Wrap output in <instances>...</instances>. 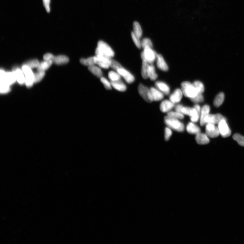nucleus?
Returning <instances> with one entry per match:
<instances>
[{
	"instance_id": "obj_37",
	"label": "nucleus",
	"mask_w": 244,
	"mask_h": 244,
	"mask_svg": "<svg viewBox=\"0 0 244 244\" xmlns=\"http://www.w3.org/2000/svg\"><path fill=\"white\" fill-rule=\"evenodd\" d=\"M131 37L136 46L138 48L140 49L142 47V46L141 41L140 40V38L138 37L133 32L131 33Z\"/></svg>"
},
{
	"instance_id": "obj_31",
	"label": "nucleus",
	"mask_w": 244,
	"mask_h": 244,
	"mask_svg": "<svg viewBox=\"0 0 244 244\" xmlns=\"http://www.w3.org/2000/svg\"><path fill=\"white\" fill-rule=\"evenodd\" d=\"M198 94H202L204 92V88L203 84L199 81H195L193 84Z\"/></svg>"
},
{
	"instance_id": "obj_9",
	"label": "nucleus",
	"mask_w": 244,
	"mask_h": 244,
	"mask_svg": "<svg viewBox=\"0 0 244 244\" xmlns=\"http://www.w3.org/2000/svg\"><path fill=\"white\" fill-rule=\"evenodd\" d=\"M205 131L208 137L212 138L217 137L220 134L218 127L213 124H206Z\"/></svg>"
},
{
	"instance_id": "obj_45",
	"label": "nucleus",
	"mask_w": 244,
	"mask_h": 244,
	"mask_svg": "<svg viewBox=\"0 0 244 244\" xmlns=\"http://www.w3.org/2000/svg\"><path fill=\"white\" fill-rule=\"evenodd\" d=\"M192 108L189 107H184L182 109L181 113L184 115H188L190 116Z\"/></svg>"
},
{
	"instance_id": "obj_40",
	"label": "nucleus",
	"mask_w": 244,
	"mask_h": 244,
	"mask_svg": "<svg viewBox=\"0 0 244 244\" xmlns=\"http://www.w3.org/2000/svg\"><path fill=\"white\" fill-rule=\"evenodd\" d=\"M191 100L195 103H202L204 101V98L202 94H198L194 97L190 98Z\"/></svg>"
},
{
	"instance_id": "obj_29",
	"label": "nucleus",
	"mask_w": 244,
	"mask_h": 244,
	"mask_svg": "<svg viewBox=\"0 0 244 244\" xmlns=\"http://www.w3.org/2000/svg\"><path fill=\"white\" fill-rule=\"evenodd\" d=\"M149 78L152 81L156 80L158 77V75L156 72L155 67L152 64L150 65L149 72Z\"/></svg>"
},
{
	"instance_id": "obj_10",
	"label": "nucleus",
	"mask_w": 244,
	"mask_h": 244,
	"mask_svg": "<svg viewBox=\"0 0 244 244\" xmlns=\"http://www.w3.org/2000/svg\"><path fill=\"white\" fill-rule=\"evenodd\" d=\"M223 120H226L222 115L220 114L216 115L209 114L204 120L206 124L208 123L213 124H218L220 121Z\"/></svg>"
},
{
	"instance_id": "obj_21",
	"label": "nucleus",
	"mask_w": 244,
	"mask_h": 244,
	"mask_svg": "<svg viewBox=\"0 0 244 244\" xmlns=\"http://www.w3.org/2000/svg\"><path fill=\"white\" fill-rule=\"evenodd\" d=\"M17 81L20 85L25 83V77L22 71L19 69H16L14 71Z\"/></svg>"
},
{
	"instance_id": "obj_22",
	"label": "nucleus",
	"mask_w": 244,
	"mask_h": 244,
	"mask_svg": "<svg viewBox=\"0 0 244 244\" xmlns=\"http://www.w3.org/2000/svg\"><path fill=\"white\" fill-rule=\"evenodd\" d=\"M149 66L150 65L146 61L143 60L141 73L142 76L144 79H147L149 78L148 74Z\"/></svg>"
},
{
	"instance_id": "obj_26",
	"label": "nucleus",
	"mask_w": 244,
	"mask_h": 244,
	"mask_svg": "<svg viewBox=\"0 0 244 244\" xmlns=\"http://www.w3.org/2000/svg\"><path fill=\"white\" fill-rule=\"evenodd\" d=\"M52 61L51 60L45 61L39 63L37 69L38 71L45 72L48 69L51 65Z\"/></svg>"
},
{
	"instance_id": "obj_8",
	"label": "nucleus",
	"mask_w": 244,
	"mask_h": 244,
	"mask_svg": "<svg viewBox=\"0 0 244 244\" xmlns=\"http://www.w3.org/2000/svg\"><path fill=\"white\" fill-rule=\"evenodd\" d=\"M218 124V128L220 134L223 138H227L230 136L231 132L226 121V120L220 121Z\"/></svg>"
},
{
	"instance_id": "obj_33",
	"label": "nucleus",
	"mask_w": 244,
	"mask_h": 244,
	"mask_svg": "<svg viewBox=\"0 0 244 244\" xmlns=\"http://www.w3.org/2000/svg\"><path fill=\"white\" fill-rule=\"evenodd\" d=\"M9 86L5 81H1L0 89L1 93H6L9 92L10 90Z\"/></svg>"
},
{
	"instance_id": "obj_30",
	"label": "nucleus",
	"mask_w": 244,
	"mask_h": 244,
	"mask_svg": "<svg viewBox=\"0 0 244 244\" xmlns=\"http://www.w3.org/2000/svg\"><path fill=\"white\" fill-rule=\"evenodd\" d=\"M80 61L82 65L88 66L95 64L94 61V57H91L87 58H81Z\"/></svg>"
},
{
	"instance_id": "obj_6",
	"label": "nucleus",
	"mask_w": 244,
	"mask_h": 244,
	"mask_svg": "<svg viewBox=\"0 0 244 244\" xmlns=\"http://www.w3.org/2000/svg\"><path fill=\"white\" fill-rule=\"evenodd\" d=\"M94 57L95 64L98 65L100 67L108 69L110 67L111 58L105 56H97Z\"/></svg>"
},
{
	"instance_id": "obj_12",
	"label": "nucleus",
	"mask_w": 244,
	"mask_h": 244,
	"mask_svg": "<svg viewBox=\"0 0 244 244\" xmlns=\"http://www.w3.org/2000/svg\"><path fill=\"white\" fill-rule=\"evenodd\" d=\"M183 94L182 90L177 89L171 94L169 99L174 104L178 103L182 99Z\"/></svg>"
},
{
	"instance_id": "obj_18",
	"label": "nucleus",
	"mask_w": 244,
	"mask_h": 244,
	"mask_svg": "<svg viewBox=\"0 0 244 244\" xmlns=\"http://www.w3.org/2000/svg\"><path fill=\"white\" fill-rule=\"evenodd\" d=\"M150 90L154 101H159L163 99L164 94L160 90L153 87H151Z\"/></svg>"
},
{
	"instance_id": "obj_34",
	"label": "nucleus",
	"mask_w": 244,
	"mask_h": 244,
	"mask_svg": "<svg viewBox=\"0 0 244 244\" xmlns=\"http://www.w3.org/2000/svg\"><path fill=\"white\" fill-rule=\"evenodd\" d=\"M168 115L178 120H182L184 118V115L183 113L176 111L169 112L168 113Z\"/></svg>"
},
{
	"instance_id": "obj_41",
	"label": "nucleus",
	"mask_w": 244,
	"mask_h": 244,
	"mask_svg": "<svg viewBox=\"0 0 244 244\" xmlns=\"http://www.w3.org/2000/svg\"><path fill=\"white\" fill-rule=\"evenodd\" d=\"M100 81L106 89L110 90L112 89V86L111 82H110L107 79L103 77L100 78Z\"/></svg>"
},
{
	"instance_id": "obj_27",
	"label": "nucleus",
	"mask_w": 244,
	"mask_h": 244,
	"mask_svg": "<svg viewBox=\"0 0 244 244\" xmlns=\"http://www.w3.org/2000/svg\"><path fill=\"white\" fill-rule=\"evenodd\" d=\"M225 94L223 92L219 93L216 96L214 102V105L215 107H219L223 103L225 100Z\"/></svg>"
},
{
	"instance_id": "obj_15",
	"label": "nucleus",
	"mask_w": 244,
	"mask_h": 244,
	"mask_svg": "<svg viewBox=\"0 0 244 244\" xmlns=\"http://www.w3.org/2000/svg\"><path fill=\"white\" fill-rule=\"evenodd\" d=\"M210 111V106L208 105H204L201 109L200 115V124L201 126L206 124L204 120L207 116L209 115Z\"/></svg>"
},
{
	"instance_id": "obj_3",
	"label": "nucleus",
	"mask_w": 244,
	"mask_h": 244,
	"mask_svg": "<svg viewBox=\"0 0 244 244\" xmlns=\"http://www.w3.org/2000/svg\"><path fill=\"white\" fill-rule=\"evenodd\" d=\"M181 90L183 95L187 97L191 98L198 94L194 86L189 82H183L181 84Z\"/></svg>"
},
{
	"instance_id": "obj_23",
	"label": "nucleus",
	"mask_w": 244,
	"mask_h": 244,
	"mask_svg": "<svg viewBox=\"0 0 244 244\" xmlns=\"http://www.w3.org/2000/svg\"><path fill=\"white\" fill-rule=\"evenodd\" d=\"M53 62L57 65H62L67 63L69 62L68 57L63 55L54 56L52 60Z\"/></svg>"
},
{
	"instance_id": "obj_32",
	"label": "nucleus",
	"mask_w": 244,
	"mask_h": 244,
	"mask_svg": "<svg viewBox=\"0 0 244 244\" xmlns=\"http://www.w3.org/2000/svg\"><path fill=\"white\" fill-rule=\"evenodd\" d=\"M108 77L111 81H115L120 80L121 76L117 72L111 71L108 73Z\"/></svg>"
},
{
	"instance_id": "obj_43",
	"label": "nucleus",
	"mask_w": 244,
	"mask_h": 244,
	"mask_svg": "<svg viewBox=\"0 0 244 244\" xmlns=\"http://www.w3.org/2000/svg\"><path fill=\"white\" fill-rule=\"evenodd\" d=\"M164 139L166 141H168L170 139L172 136V132L171 129L168 127H166L165 129Z\"/></svg>"
},
{
	"instance_id": "obj_47",
	"label": "nucleus",
	"mask_w": 244,
	"mask_h": 244,
	"mask_svg": "<svg viewBox=\"0 0 244 244\" xmlns=\"http://www.w3.org/2000/svg\"><path fill=\"white\" fill-rule=\"evenodd\" d=\"M183 107V106L181 104L177 105L175 106V111L181 113V112H182V109Z\"/></svg>"
},
{
	"instance_id": "obj_16",
	"label": "nucleus",
	"mask_w": 244,
	"mask_h": 244,
	"mask_svg": "<svg viewBox=\"0 0 244 244\" xmlns=\"http://www.w3.org/2000/svg\"><path fill=\"white\" fill-rule=\"evenodd\" d=\"M195 140L197 143L200 145L206 144L209 143L210 139L206 134L200 133L196 135Z\"/></svg>"
},
{
	"instance_id": "obj_1",
	"label": "nucleus",
	"mask_w": 244,
	"mask_h": 244,
	"mask_svg": "<svg viewBox=\"0 0 244 244\" xmlns=\"http://www.w3.org/2000/svg\"><path fill=\"white\" fill-rule=\"evenodd\" d=\"M96 56H105L110 58L115 56L113 50L107 43L103 41H98L95 50Z\"/></svg>"
},
{
	"instance_id": "obj_25",
	"label": "nucleus",
	"mask_w": 244,
	"mask_h": 244,
	"mask_svg": "<svg viewBox=\"0 0 244 244\" xmlns=\"http://www.w3.org/2000/svg\"><path fill=\"white\" fill-rule=\"evenodd\" d=\"M88 70L94 76L98 78L103 77V73L99 67L93 65L88 67Z\"/></svg>"
},
{
	"instance_id": "obj_28",
	"label": "nucleus",
	"mask_w": 244,
	"mask_h": 244,
	"mask_svg": "<svg viewBox=\"0 0 244 244\" xmlns=\"http://www.w3.org/2000/svg\"><path fill=\"white\" fill-rule=\"evenodd\" d=\"M133 28L134 33L140 38L142 36L143 31L139 23L137 22H134Z\"/></svg>"
},
{
	"instance_id": "obj_11",
	"label": "nucleus",
	"mask_w": 244,
	"mask_h": 244,
	"mask_svg": "<svg viewBox=\"0 0 244 244\" xmlns=\"http://www.w3.org/2000/svg\"><path fill=\"white\" fill-rule=\"evenodd\" d=\"M117 72L124 78L128 83L131 84L134 81L135 77L133 75L123 68L118 70Z\"/></svg>"
},
{
	"instance_id": "obj_24",
	"label": "nucleus",
	"mask_w": 244,
	"mask_h": 244,
	"mask_svg": "<svg viewBox=\"0 0 244 244\" xmlns=\"http://www.w3.org/2000/svg\"><path fill=\"white\" fill-rule=\"evenodd\" d=\"M4 78L6 83L9 85L14 84L17 81L16 77L14 71L6 73Z\"/></svg>"
},
{
	"instance_id": "obj_5",
	"label": "nucleus",
	"mask_w": 244,
	"mask_h": 244,
	"mask_svg": "<svg viewBox=\"0 0 244 244\" xmlns=\"http://www.w3.org/2000/svg\"><path fill=\"white\" fill-rule=\"evenodd\" d=\"M22 70L25 77V84L27 87L32 86L34 82V74L31 69L27 66L23 65Z\"/></svg>"
},
{
	"instance_id": "obj_2",
	"label": "nucleus",
	"mask_w": 244,
	"mask_h": 244,
	"mask_svg": "<svg viewBox=\"0 0 244 244\" xmlns=\"http://www.w3.org/2000/svg\"><path fill=\"white\" fill-rule=\"evenodd\" d=\"M164 121L167 127L171 129L178 132L184 130V124L178 119L168 115L164 117Z\"/></svg>"
},
{
	"instance_id": "obj_44",
	"label": "nucleus",
	"mask_w": 244,
	"mask_h": 244,
	"mask_svg": "<svg viewBox=\"0 0 244 244\" xmlns=\"http://www.w3.org/2000/svg\"><path fill=\"white\" fill-rule=\"evenodd\" d=\"M43 5L47 12H50L51 11V0H42Z\"/></svg>"
},
{
	"instance_id": "obj_42",
	"label": "nucleus",
	"mask_w": 244,
	"mask_h": 244,
	"mask_svg": "<svg viewBox=\"0 0 244 244\" xmlns=\"http://www.w3.org/2000/svg\"><path fill=\"white\" fill-rule=\"evenodd\" d=\"M110 67L114 70L116 71L120 68H123V67L122 66L120 63L115 60H112L111 61V65H110Z\"/></svg>"
},
{
	"instance_id": "obj_17",
	"label": "nucleus",
	"mask_w": 244,
	"mask_h": 244,
	"mask_svg": "<svg viewBox=\"0 0 244 244\" xmlns=\"http://www.w3.org/2000/svg\"><path fill=\"white\" fill-rule=\"evenodd\" d=\"M155 85L157 89L165 95H168L170 93V88L166 84L163 82L157 81Z\"/></svg>"
},
{
	"instance_id": "obj_13",
	"label": "nucleus",
	"mask_w": 244,
	"mask_h": 244,
	"mask_svg": "<svg viewBox=\"0 0 244 244\" xmlns=\"http://www.w3.org/2000/svg\"><path fill=\"white\" fill-rule=\"evenodd\" d=\"M175 104L170 100H164L161 102L160 109L161 111L163 113L168 112L174 107Z\"/></svg>"
},
{
	"instance_id": "obj_38",
	"label": "nucleus",
	"mask_w": 244,
	"mask_h": 244,
	"mask_svg": "<svg viewBox=\"0 0 244 244\" xmlns=\"http://www.w3.org/2000/svg\"><path fill=\"white\" fill-rule=\"evenodd\" d=\"M39 64L38 61L37 60H34L29 61L25 63L23 65L28 66L31 69L37 68Z\"/></svg>"
},
{
	"instance_id": "obj_46",
	"label": "nucleus",
	"mask_w": 244,
	"mask_h": 244,
	"mask_svg": "<svg viewBox=\"0 0 244 244\" xmlns=\"http://www.w3.org/2000/svg\"><path fill=\"white\" fill-rule=\"evenodd\" d=\"M54 56L51 53H47L44 55V59L45 61L51 60L52 61Z\"/></svg>"
},
{
	"instance_id": "obj_4",
	"label": "nucleus",
	"mask_w": 244,
	"mask_h": 244,
	"mask_svg": "<svg viewBox=\"0 0 244 244\" xmlns=\"http://www.w3.org/2000/svg\"><path fill=\"white\" fill-rule=\"evenodd\" d=\"M144 49L141 54L142 59L146 61L149 64L152 65L156 59L157 54L149 47H146Z\"/></svg>"
},
{
	"instance_id": "obj_19",
	"label": "nucleus",
	"mask_w": 244,
	"mask_h": 244,
	"mask_svg": "<svg viewBox=\"0 0 244 244\" xmlns=\"http://www.w3.org/2000/svg\"><path fill=\"white\" fill-rule=\"evenodd\" d=\"M187 131L190 134H197L200 133V129L199 127L193 122H190L187 124L186 127Z\"/></svg>"
},
{
	"instance_id": "obj_7",
	"label": "nucleus",
	"mask_w": 244,
	"mask_h": 244,
	"mask_svg": "<svg viewBox=\"0 0 244 244\" xmlns=\"http://www.w3.org/2000/svg\"><path fill=\"white\" fill-rule=\"evenodd\" d=\"M138 91L141 96L148 103H151L154 101L150 89L147 86L142 84H139L138 87Z\"/></svg>"
},
{
	"instance_id": "obj_35",
	"label": "nucleus",
	"mask_w": 244,
	"mask_h": 244,
	"mask_svg": "<svg viewBox=\"0 0 244 244\" xmlns=\"http://www.w3.org/2000/svg\"><path fill=\"white\" fill-rule=\"evenodd\" d=\"M233 137V139L237 141L239 145L244 147V137L239 134H235Z\"/></svg>"
},
{
	"instance_id": "obj_36",
	"label": "nucleus",
	"mask_w": 244,
	"mask_h": 244,
	"mask_svg": "<svg viewBox=\"0 0 244 244\" xmlns=\"http://www.w3.org/2000/svg\"><path fill=\"white\" fill-rule=\"evenodd\" d=\"M45 72L44 71H38L37 73L34 74V82L37 83L40 81L44 77Z\"/></svg>"
},
{
	"instance_id": "obj_14",
	"label": "nucleus",
	"mask_w": 244,
	"mask_h": 244,
	"mask_svg": "<svg viewBox=\"0 0 244 244\" xmlns=\"http://www.w3.org/2000/svg\"><path fill=\"white\" fill-rule=\"evenodd\" d=\"M156 60V64L158 68L163 71H167L168 69V66L163 56L160 54H157Z\"/></svg>"
},
{
	"instance_id": "obj_39",
	"label": "nucleus",
	"mask_w": 244,
	"mask_h": 244,
	"mask_svg": "<svg viewBox=\"0 0 244 244\" xmlns=\"http://www.w3.org/2000/svg\"><path fill=\"white\" fill-rule=\"evenodd\" d=\"M142 47L144 49L146 47L152 48L153 44L151 41L148 38H144L141 41Z\"/></svg>"
},
{
	"instance_id": "obj_20",
	"label": "nucleus",
	"mask_w": 244,
	"mask_h": 244,
	"mask_svg": "<svg viewBox=\"0 0 244 244\" xmlns=\"http://www.w3.org/2000/svg\"><path fill=\"white\" fill-rule=\"evenodd\" d=\"M111 83L112 87L118 91L124 92L127 90V86L121 80L111 81Z\"/></svg>"
}]
</instances>
